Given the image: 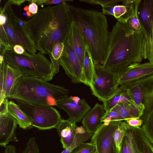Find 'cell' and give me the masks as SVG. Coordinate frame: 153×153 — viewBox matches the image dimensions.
Returning a JSON list of instances; mask_svg holds the SVG:
<instances>
[{
    "instance_id": "obj_3",
    "label": "cell",
    "mask_w": 153,
    "mask_h": 153,
    "mask_svg": "<svg viewBox=\"0 0 153 153\" xmlns=\"http://www.w3.org/2000/svg\"><path fill=\"white\" fill-rule=\"evenodd\" d=\"M72 21L79 28L89 48L94 65H102L105 59L110 32L102 12L68 4Z\"/></svg>"
},
{
    "instance_id": "obj_43",
    "label": "cell",
    "mask_w": 153,
    "mask_h": 153,
    "mask_svg": "<svg viewBox=\"0 0 153 153\" xmlns=\"http://www.w3.org/2000/svg\"><path fill=\"white\" fill-rule=\"evenodd\" d=\"M26 1L25 0H12L13 4H14L17 5L18 6H20L21 4L25 2V1Z\"/></svg>"
},
{
    "instance_id": "obj_10",
    "label": "cell",
    "mask_w": 153,
    "mask_h": 153,
    "mask_svg": "<svg viewBox=\"0 0 153 153\" xmlns=\"http://www.w3.org/2000/svg\"><path fill=\"white\" fill-rule=\"evenodd\" d=\"M63 43L64 48L60 58V65L73 83H82L86 85L82 69L74 49L70 32Z\"/></svg>"
},
{
    "instance_id": "obj_24",
    "label": "cell",
    "mask_w": 153,
    "mask_h": 153,
    "mask_svg": "<svg viewBox=\"0 0 153 153\" xmlns=\"http://www.w3.org/2000/svg\"><path fill=\"white\" fill-rule=\"evenodd\" d=\"M131 100L127 91L120 86L114 93L103 102L105 111V116L117 104Z\"/></svg>"
},
{
    "instance_id": "obj_26",
    "label": "cell",
    "mask_w": 153,
    "mask_h": 153,
    "mask_svg": "<svg viewBox=\"0 0 153 153\" xmlns=\"http://www.w3.org/2000/svg\"><path fill=\"white\" fill-rule=\"evenodd\" d=\"M142 46V53L144 59H147L153 65V21L151 22L149 30L143 33Z\"/></svg>"
},
{
    "instance_id": "obj_7",
    "label": "cell",
    "mask_w": 153,
    "mask_h": 153,
    "mask_svg": "<svg viewBox=\"0 0 153 153\" xmlns=\"http://www.w3.org/2000/svg\"><path fill=\"white\" fill-rule=\"evenodd\" d=\"M16 102L30 120L32 126L39 130L56 128L62 120L59 112L52 106L32 104L18 100Z\"/></svg>"
},
{
    "instance_id": "obj_17",
    "label": "cell",
    "mask_w": 153,
    "mask_h": 153,
    "mask_svg": "<svg viewBox=\"0 0 153 153\" xmlns=\"http://www.w3.org/2000/svg\"><path fill=\"white\" fill-rule=\"evenodd\" d=\"M105 114L104 104L96 103L83 117L82 121L83 127L88 132L93 134L102 124V120Z\"/></svg>"
},
{
    "instance_id": "obj_23",
    "label": "cell",
    "mask_w": 153,
    "mask_h": 153,
    "mask_svg": "<svg viewBox=\"0 0 153 153\" xmlns=\"http://www.w3.org/2000/svg\"><path fill=\"white\" fill-rule=\"evenodd\" d=\"M82 71L86 85L91 88L93 84L95 74V65L87 45H86L85 47Z\"/></svg>"
},
{
    "instance_id": "obj_9",
    "label": "cell",
    "mask_w": 153,
    "mask_h": 153,
    "mask_svg": "<svg viewBox=\"0 0 153 153\" xmlns=\"http://www.w3.org/2000/svg\"><path fill=\"white\" fill-rule=\"evenodd\" d=\"M120 153H153V146L141 127H132L125 122Z\"/></svg>"
},
{
    "instance_id": "obj_11",
    "label": "cell",
    "mask_w": 153,
    "mask_h": 153,
    "mask_svg": "<svg viewBox=\"0 0 153 153\" xmlns=\"http://www.w3.org/2000/svg\"><path fill=\"white\" fill-rule=\"evenodd\" d=\"M121 121H111L106 125L102 123L93 134L90 142L95 145L97 153H120L116 146L114 137Z\"/></svg>"
},
{
    "instance_id": "obj_40",
    "label": "cell",
    "mask_w": 153,
    "mask_h": 153,
    "mask_svg": "<svg viewBox=\"0 0 153 153\" xmlns=\"http://www.w3.org/2000/svg\"><path fill=\"white\" fill-rule=\"evenodd\" d=\"M13 50L16 53L18 54H22L25 50L22 46L18 45L14 46Z\"/></svg>"
},
{
    "instance_id": "obj_44",
    "label": "cell",
    "mask_w": 153,
    "mask_h": 153,
    "mask_svg": "<svg viewBox=\"0 0 153 153\" xmlns=\"http://www.w3.org/2000/svg\"><path fill=\"white\" fill-rule=\"evenodd\" d=\"M23 14V15H26L28 17H31L33 16V15H32L29 10L27 11L26 12V13H24Z\"/></svg>"
},
{
    "instance_id": "obj_38",
    "label": "cell",
    "mask_w": 153,
    "mask_h": 153,
    "mask_svg": "<svg viewBox=\"0 0 153 153\" xmlns=\"http://www.w3.org/2000/svg\"><path fill=\"white\" fill-rule=\"evenodd\" d=\"M114 6H108L102 7V12L105 15L113 16Z\"/></svg>"
},
{
    "instance_id": "obj_36",
    "label": "cell",
    "mask_w": 153,
    "mask_h": 153,
    "mask_svg": "<svg viewBox=\"0 0 153 153\" xmlns=\"http://www.w3.org/2000/svg\"><path fill=\"white\" fill-rule=\"evenodd\" d=\"M125 121L128 125L134 127H140L143 124V120L141 118H133L127 119Z\"/></svg>"
},
{
    "instance_id": "obj_27",
    "label": "cell",
    "mask_w": 153,
    "mask_h": 153,
    "mask_svg": "<svg viewBox=\"0 0 153 153\" xmlns=\"http://www.w3.org/2000/svg\"><path fill=\"white\" fill-rule=\"evenodd\" d=\"M64 48L63 42H57L53 45L51 55L49 56L51 60V68L55 75L58 73L60 58Z\"/></svg>"
},
{
    "instance_id": "obj_39",
    "label": "cell",
    "mask_w": 153,
    "mask_h": 153,
    "mask_svg": "<svg viewBox=\"0 0 153 153\" xmlns=\"http://www.w3.org/2000/svg\"><path fill=\"white\" fill-rule=\"evenodd\" d=\"M29 11L33 15L36 14L38 12V7L37 4L35 2L30 3L28 6Z\"/></svg>"
},
{
    "instance_id": "obj_19",
    "label": "cell",
    "mask_w": 153,
    "mask_h": 153,
    "mask_svg": "<svg viewBox=\"0 0 153 153\" xmlns=\"http://www.w3.org/2000/svg\"><path fill=\"white\" fill-rule=\"evenodd\" d=\"M74 51L82 69L86 44L81 32L75 22L72 21L70 31Z\"/></svg>"
},
{
    "instance_id": "obj_34",
    "label": "cell",
    "mask_w": 153,
    "mask_h": 153,
    "mask_svg": "<svg viewBox=\"0 0 153 153\" xmlns=\"http://www.w3.org/2000/svg\"><path fill=\"white\" fill-rule=\"evenodd\" d=\"M30 3L35 2L38 5H43L50 4H59L63 2L73 1V0H27Z\"/></svg>"
},
{
    "instance_id": "obj_45",
    "label": "cell",
    "mask_w": 153,
    "mask_h": 153,
    "mask_svg": "<svg viewBox=\"0 0 153 153\" xmlns=\"http://www.w3.org/2000/svg\"><path fill=\"white\" fill-rule=\"evenodd\" d=\"M24 10L26 11H27L28 10H29L28 6H25V7L24 8Z\"/></svg>"
},
{
    "instance_id": "obj_41",
    "label": "cell",
    "mask_w": 153,
    "mask_h": 153,
    "mask_svg": "<svg viewBox=\"0 0 153 153\" xmlns=\"http://www.w3.org/2000/svg\"><path fill=\"white\" fill-rule=\"evenodd\" d=\"M6 17L3 13H0V25H4L6 22Z\"/></svg>"
},
{
    "instance_id": "obj_14",
    "label": "cell",
    "mask_w": 153,
    "mask_h": 153,
    "mask_svg": "<svg viewBox=\"0 0 153 153\" xmlns=\"http://www.w3.org/2000/svg\"><path fill=\"white\" fill-rule=\"evenodd\" d=\"M153 74V65L149 62L130 65L117 72L119 85L127 83Z\"/></svg>"
},
{
    "instance_id": "obj_32",
    "label": "cell",
    "mask_w": 153,
    "mask_h": 153,
    "mask_svg": "<svg viewBox=\"0 0 153 153\" xmlns=\"http://www.w3.org/2000/svg\"><path fill=\"white\" fill-rule=\"evenodd\" d=\"M137 9L134 15L128 21L127 24L133 30L135 31L142 30L141 25L137 14Z\"/></svg>"
},
{
    "instance_id": "obj_1",
    "label": "cell",
    "mask_w": 153,
    "mask_h": 153,
    "mask_svg": "<svg viewBox=\"0 0 153 153\" xmlns=\"http://www.w3.org/2000/svg\"><path fill=\"white\" fill-rule=\"evenodd\" d=\"M67 2L40 9L25 27L37 50L50 56L56 42H63L69 32L72 20Z\"/></svg>"
},
{
    "instance_id": "obj_46",
    "label": "cell",
    "mask_w": 153,
    "mask_h": 153,
    "mask_svg": "<svg viewBox=\"0 0 153 153\" xmlns=\"http://www.w3.org/2000/svg\"><path fill=\"white\" fill-rule=\"evenodd\" d=\"M96 153H97V152H96Z\"/></svg>"
},
{
    "instance_id": "obj_15",
    "label": "cell",
    "mask_w": 153,
    "mask_h": 153,
    "mask_svg": "<svg viewBox=\"0 0 153 153\" xmlns=\"http://www.w3.org/2000/svg\"><path fill=\"white\" fill-rule=\"evenodd\" d=\"M137 86L140 100L144 108L141 118L143 120L153 111V74L141 78Z\"/></svg>"
},
{
    "instance_id": "obj_22",
    "label": "cell",
    "mask_w": 153,
    "mask_h": 153,
    "mask_svg": "<svg viewBox=\"0 0 153 153\" xmlns=\"http://www.w3.org/2000/svg\"><path fill=\"white\" fill-rule=\"evenodd\" d=\"M140 0H136L135 2L128 5H117L113 9V16L118 22L127 24L128 21L135 14L138 7Z\"/></svg>"
},
{
    "instance_id": "obj_29",
    "label": "cell",
    "mask_w": 153,
    "mask_h": 153,
    "mask_svg": "<svg viewBox=\"0 0 153 153\" xmlns=\"http://www.w3.org/2000/svg\"><path fill=\"white\" fill-rule=\"evenodd\" d=\"M95 145L91 142L84 143L75 148L70 153H96Z\"/></svg>"
},
{
    "instance_id": "obj_35",
    "label": "cell",
    "mask_w": 153,
    "mask_h": 153,
    "mask_svg": "<svg viewBox=\"0 0 153 153\" xmlns=\"http://www.w3.org/2000/svg\"><path fill=\"white\" fill-rule=\"evenodd\" d=\"M8 104L9 102L7 98L0 103V117H4L8 114Z\"/></svg>"
},
{
    "instance_id": "obj_42",
    "label": "cell",
    "mask_w": 153,
    "mask_h": 153,
    "mask_svg": "<svg viewBox=\"0 0 153 153\" xmlns=\"http://www.w3.org/2000/svg\"><path fill=\"white\" fill-rule=\"evenodd\" d=\"M136 0H122V2L123 5H126L132 4L135 2Z\"/></svg>"
},
{
    "instance_id": "obj_25",
    "label": "cell",
    "mask_w": 153,
    "mask_h": 153,
    "mask_svg": "<svg viewBox=\"0 0 153 153\" xmlns=\"http://www.w3.org/2000/svg\"><path fill=\"white\" fill-rule=\"evenodd\" d=\"M8 114L16 119L20 128L26 129L32 126V123L27 115L17 104L11 101L9 102Z\"/></svg>"
},
{
    "instance_id": "obj_2",
    "label": "cell",
    "mask_w": 153,
    "mask_h": 153,
    "mask_svg": "<svg viewBox=\"0 0 153 153\" xmlns=\"http://www.w3.org/2000/svg\"><path fill=\"white\" fill-rule=\"evenodd\" d=\"M143 34L133 30L127 24L117 22L110 32L107 53L102 66L118 72L144 59L142 53Z\"/></svg>"
},
{
    "instance_id": "obj_30",
    "label": "cell",
    "mask_w": 153,
    "mask_h": 153,
    "mask_svg": "<svg viewBox=\"0 0 153 153\" xmlns=\"http://www.w3.org/2000/svg\"><path fill=\"white\" fill-rule=\"evenodd\" d=\"M125 122L122 121L116 130L114 135V140L116 147L120 150L122 141L124 134Z\"/></svg>"
},
{
    "instance_id": "obj_33",
    "label": "cell",
    "mask_w": 153,
    "mask_h": 153,
    "mask_svg": "<svg viewBox=\"0 0 153 153\" xmlns=\"http://www.w3.org/2000/svg\"><path fill=\"white\" fill-rule=\"evenodd\" d=\"M21 153H40L35 137H31L29 140L25 149Z\"/></svg>"
},
{
    "instance_id": "obj_5",
    "label": "cell",
    "mask_w": 153,
    "mask_h": 153,
    "mask_svg": "<svg viewBox=\"0 0 153 153\" xmlns=\"http://www.w3.org/2000/svg\"><path fill=\"white\" fill-rule=\"evenodd\" d=\"M13 4L12 0H9L0 7V13L6 16V20L4 25H0V42L7 46L9 50L18 45L28 52L36 53V46L26 31L25 21L15 14L12 7Z\"/></svg>"
},
{
    "instance_id": "obj_21",
    "label": "cell",
    "mask_w": 153,
    "mask_h": 153,
    "mask_svg": "<svg viewBox=\"0 0 153 153\" xmlns=\"http://www.w3.org/2000/svg\"><path fill=\"white\" fill-rule=\"evenodd\" d=\"M111 110L118 113L126 120L133 118H140L144 112L143 109L131 100L117 104Z\"/></svg>"
},
{
    "instance_id": "obj_31",
    "label": "cell",
    "mask_w": 153,
    "mask_h": 153,
    "mask_svg": "<svg viewBox=\"0 0 153 153\" xmlns=\"http://www.w3.org/2000/svg\"><path fill=\"white\" fill-rule=\"evenodd\" d=\"M120 0H79L81 2H85L93 5H100L102 7L114 6L120 2Z\"/></svg>"
},
{
    "instance_id": "obj_8",
    "label": "cell",
    "mask_w": 153,
    "mask_h": 153,
    "mask_svg": "<svg viewBox=\"0 0 153 153\" xmlns=\"http://www.w3.org/2000/svg\"><path fill=\"white\" fill-rule=\"evenodd\" d=\"M95 74L91 89L92 94L104 102L118 87L117 72L100 64L95 65Z\"/></svg>"
},
{
    "instance_id": "obj_16",
    "label": "cell",
    "mask_w": 153,
    "mask_h": 153,
    "mask_svg": "<svg viewBox=\"0 0 153 153\" xmlns=\"http://www.w3.org/2000/svg\"><path fill=\"white\" fill-rule=\"evenodd\" d=\"M18 123L16 120L8 114L0 117V145L5 147L11 141L17 142L15 131Z\"/></svg>"
},
{
    "instance_id": "obj_20",
    "label": "cell",
    "mask_w": 153,
    "mask_h": 153,
    "mask_svg": "<svg viewBox=\"0 0 153 153\" xmlns=\"http://www.w3.org/2000/svg\"><path fill=\"white\" fill-rule=\"evenodd\" d=\"M137 14L141 25L142 30L148 31L153 21V0H140Z\"/></svg>"
},
{
    "instance_id": "obj_13",
    "label": "cell",
    "mask_w": 153,
    "mask_h": 153,
    "mask_svg": "<svg viewBox=\"0 0 153 153\" xmlns=\"http://www.w3.org/2000/svg\"><path fill=\"white\" fill-rule=\"evenodd\" d=\"M23 74L4 60L0 67V103L10 95Z\"/></svg>"
},
{
    "instance_id": "obj_6",
    "label": "cell",
    "mask_w": 153,
    "mask_h": 153,
    "mask_svg": "<svg viewBox=\"0 0 153 153\" xmlns=\"http://www.w3.org/2000/svg\"><path fill=\"white\" fill-rule=\"evenodd\" d=\"M6 63L20 71L23 74L49 81L55 74L51 68V62L43 54L31 53L26 51L22 54L13 50L7 51L4 56Z\"/></svg>"
},
{
    "instance_id": "obj_28",
    "label": "cell",
    "mask_w": 153,
    "mask_h": 153,
    "mask_svg": "<svg viewBox=\"0 0 153 153\" xmlns=\"http://www.w3.org/2000/svg\"><path fill=\"white\" fill-rule=\"evenodd\" d=\"M141 128L145 134L153 144V111L143 120Z\"/></svg>"
},
{
    "instance_id": "obj_37",
    "label": "cell",
    "mask_w": 153,
    "mask_h": 153,
    "mask_svg": "<svg viewBox=\"0 0 153 153\" xmlns=\"http://www.w3.org/2000/svg\"><path fill=\"white\" fill-rule=\"evenodd\" d=\"M107 115H108L110 117L111 120V121H122L123 120H126L123 117L118 113L114 111H111L106 115L103 117Z\"/></svg>"
},
{
    "instance_id": "obj_12",
    "label": "cell",
    "mask_w": 153,
    "mask_h": 153,
    "mask_svg": "<svg viewBox=\"0 0 153 153\" xmlns=\"http://www.w3.org/2000/svg\"><path fill=\"white\" fill-rule=\"evenodd\" d=\"M56 106L66 112L69 116L68 119L75 123L80 122L91 109L84 99L73 96L61 100Z\"/></svg>"
},
{
    "instance_id": "obj_18",
    "label": "cell",
    "mask_w": 153,
    "mask_h": 153,
    "mask_svg": "<svg viewBox=\"0 0 153 153\" xmlns=\"http://www.w3.org/2000/svg\"><path fill=\"white\" fill-rule=\"evenodd\" d=\"M76 123L68 119H62L56 128L58 134L60 137V141L64 149L67 148L74 140L76 133Z\"/></svg>"
},
{
    "instance_id": "obj_4",
    "label": "cell",
    "mask_w": 153,
    "mask_h": 153,
    "mask_svg": "<svg viewBox=\"0 0 153 153\" xmlns=\"http://www.w3.org/2000/svg\"><path fill=\"white\" fill-rule=\"evenodd\" d=\"M68 90L63 87L23 74L9 98L32 104L52 106L68 97Z\"/></svg>"
}]
</instances>
